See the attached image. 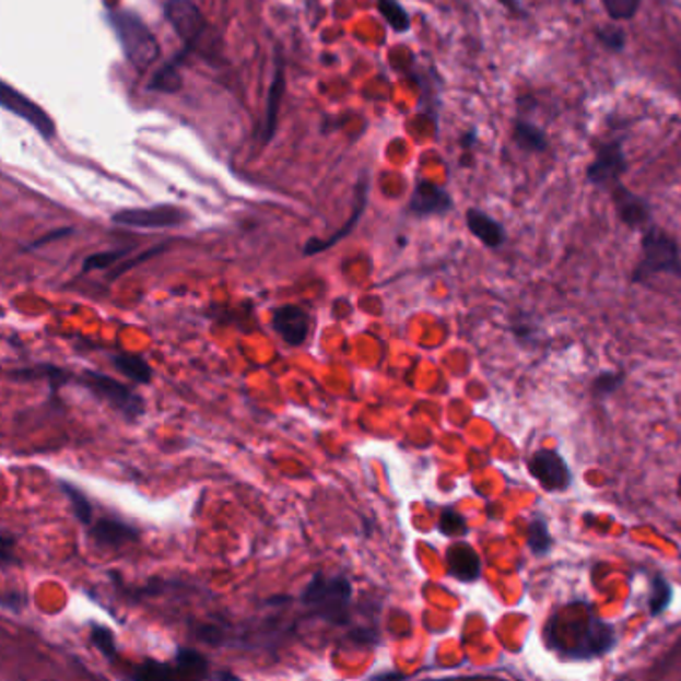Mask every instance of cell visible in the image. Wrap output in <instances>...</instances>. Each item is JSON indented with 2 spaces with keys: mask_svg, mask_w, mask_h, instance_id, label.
Segmentation results:
<instances>
[{
  "mask_svg": "<svg viewBox=\"0 0 681 681\" xmlns=\"http://www.w3.org/2000/svg\"><path fill=\"white\" fill-rule=\"evenodd\" d=\"M512 139L514 144L524 152H530V154H542L548 151L550 146V140L548 134L543 132L542 128L536 127L530 120H524L518 118L514 122V130H512Z\"/></svg>",
  "mask_w": 681,
  "mask_h": 681,
  "instance_id": "19",
  "label": "cell"
},
{
  "mask_svg": "<svg viewBox=\"0 0 681 681\" xmlns=\"http://www.w3.org/2000/svg\"><path fill=\"white\" fill-rule=\"evenodd\" d=\"M378 9L396 33H406L410 28V16L398 0H378Z\"/></svg>",
  "mask_w": 681,
  "mask_h": 681,
  "instance_id": "28",
  "label": "cell"
},
{
  "mask_svg": "<svg viewBox=\"0 0 681 681\" xmlns=\"http://www.w3.org/2000/svg\"><path fill=\"white\" fill-rule=\"evenodd\" d=\"M164 248H166V246H154V248H151L149 253H144V255H140L139 258H134V260H127V262L120 266V268H118L115 274H113V277L110 278H118L120 277V274H125L127 270H130V268H134V266H139L140 262H146V260H151L152 256L161 255V253H164Z\"/></svg>",
  "mask_w": 681,
  "mask_h": 681,
  "instance_id": "34",
  "label": "cell"
},
{
  "mask_svg": "<svg viewBox=\"0 0 681 681\" xmlns=\"http://www.w3.org/2000/svg\"><path fill=\"white\" fill-rule=\"evenodd\" d=\"M286 91V82H284V62L280 52L277 55V62H274V77H272V84H270V93H268V106H266V120L265 128H262V142H270V139L274 137V130H277L278 108L282 103V96Z\"/></svg>",
  "mask_w": 681,
  "mask_h": 681,
  "instance_id": "18",
  "label": "cell"
},
{
  "mask_svg": "<svg viewBox=\"0 0 681 681\" xmlns=\"http://www.w3.org/2000/svg\"><path fill=\"white\" fill-rule=\"evenodd\" d=\"M613 207L618 212V219L624 222L627 228H646L651 224V209L646 198L637 197L624 185H615L610 188Z\"/></svg>",
  "mask_w": 681,
  "mask_h": 681,
  "instance_id": "13",
  "label": "cell"
},
{
  "mask_svg": "<svg viewBox=\"0 0 681 681\" xmlns=\"http://www.w3.org/2000/svg\"><path fill=\"white\" fill-rule=\"evenodd\" d=\"M91 642L96 649L105 656L108 661H115L118 651H116L115 634L105 627V625L93 624L91 627Z\"/></svg>",
  "mask_w": 681,
  "mask_h": 681,
  "instance_id": "31",
  "label": "cell"
},
{
  "mask_svg": "<svg viewBox=\"0 0 681 681\" xmlns=\"http://www.w3.org/2000/svg\"><path fill=\"white\" fill-rule=\"evenodd\" d=\"M506 11L512 12L514 16H526V12L521 11L520 0H497Z\"/></svg>",
  "mask_w": 681,
  "mask_h": 681,
  "instance_id": "37",
  "label": "cell"
},
{
  "mask_svg": "<svg viewBox=\"0 0 681 681\" xmlns=\"http://www.w3.org/2000/svg\"><path fill=\"white\" fill-rule=\"evenodd\" d=\"M0 555H2V567H9L12 557V538L9 533L2 536V550H0Z\"/></svg>",
  "mask_w": 681,
  "mask_h": 681,
  "instance_id": "35",
  "label": "cell"
},
{
  "mask_svg": "<svg viewBox=\"0 0 681 681\" xmlns=\"http://www.w3.org/2000/svg\"><path fill=\"white\" fill-rule=\"evenodd\" d=\"M106 19L110 28L115 31L125 58L134 69L142 72L156 62V58L161 55L158 40L137 12L110 11L106 14Z\"/></svg>",
  "mask_w": 681,
  "mask_h": 681,
  "instance_id": "2",
  "label": "cell"
},
{
  "mask_svg": "<svg viewBox=\"0 0 681 681\" xmlns=\"http://www.w3.org/2000/svg\"><path fill=\"white\" fill-rule=\"evenodd\" d=\"M531 478L538 480L548 492H564L572 484V472L564 458L554 450H540L531 454L528 462Z\"/></svg>",
  "mask_w": 681,
  "mask_h": 681,
  "instance_id": "9",
  "label": "cell"
},
{
  "mask_svg": "<svg viewBox=\"0 0 681 681\" xmlns=\"http://www.w3.org/2000/svg\"><path fill=\"white\" fill-rule=\"evenodd\" d=\"M140 531L127 521L116 518H101L91 524V538L103 550H118L128 542H137Z\"/></svg>",
  "mask_w": 681,
  "mask_h": 681,
  "instance_id": "14",
  "label": "cell"
},
{
  "mask_svg": "<svg viewBox=\"0 0 681 681\" xmlns=\"http://www.w3.org/2000/svg\"><path fill=\"white\" fill-rule=\"evenodd\" d=\"M552 536L548 530V524L542 518H533L530 521V528H528V545H530L533 554L543 555L545 552H550L552 548Z\"/></svg>",
  "mask_w": 681,
  "mask_h": 681,
  "instance_id": "27",
  "label": "cell"
},
{
  "mask_svg": "<svg viewBox=\"0 0 681 681\" xmlns=\"http://www.w3.org/2000/svg\"><path fill=\"white\" fill-rule=\"evenodd\" d=\"M368 180H366V178H362L359 186H356V204H354V214H352V219L348 220L347 224H344V228H340V231L336 232L334 236H330L328 240H318V238L308 240V244L304 246V255H320L324 250H328L330 246H334L336 243H340L344 236H348V234L352 232V228H354V226L359 224V220L362 219L366 204H368Z\"/></svg>",
  "mask_w": 681,
  "mask_h": 681,
  "instance_id": "16",
  "label": "cell"
},
{
  "mask_svg": "<svg viewBox=\"0 0 681 681\" xmlns=\"http://www.w3.org/2000/svg\"><path fill=\"white\" fill-rule=\"evenodd\" d=\"M190 220L185 209L162 204L152 209H127L113 214V222L130 228H176Z\"/></svg>",
  "mask_w": 681,
  "mask_h": 681,
  "instance_id": "7",
  "label": "cell"
},
{
  "mask_svg": "<svg viewBox=\"0 0 681 681\" xmlns=\"http://www.w3.org/2000/svg\"><path fill=\"white\" fill-rule=\"evenodd\" d=\"M302 603L330 624H344L352 606V584L347 576L318 572L302 591Z\"/></svg>",
  "mask_w": 681,
  "mask_h": 681,
  "instance_id": "4",
  "label": "cell"
},
{
  "mask_svg": "<svg viewBox=\"0 0 681 681\" xmlns=\"http://www.w3.org/2000/svg\"><path fill=\"white\" fill-rule=\"evenodd\" d=\"M625 173H627V162H625L622 140H608V142H601L596 149V156L586 168V178L589 185L610 190L613 186L620 185V178Z\"/></svg>",
  "mask_w": 681,
  "mask_h": 681,
  "instance_id": "6",
  "label": "cell"
},
{
  "mask_svg": "<svg viewBox=\"0 0 681 681\" xmlns=\"http://www.w3.org/2000/svg\"><path fill=\"white\" fill-rule=\"evenodd\" d=\"M174 668L178 670L180 678H207L209 676V659L202 654H198L197 649H188V647H178L176 656H174Z\"/></svg>",
  "mask_w": 681,
  "mask_h": 681,
  "instance_id": "22",
  "label": "cell"
},
{
  "mask_svg": "<svg viewBox=\"0 0 681 681\" xmlns=\"http://www.w3.org/2000/svg\"><path fill=\"white\" fill-rule=\"evenodd\" d=\"M606 14L615 23L634 21L642 9V0H600Z\"/></svg>",
  "mask_w": 681,
  "mask_h": 681,
  "instance_id": "25",
  "label": "cell"
},
{
  "mask_svg": "<svg viewBox=\"0 0 681 681\" xmlns=\"http://www.w3.org/2000/svg\"><path fill=\"white\" fill-rule=\"evenodd\" d=\"M671 598H673V589L668 577L664 574H654L649 582V596H647L649 613L656 618L659 613L666 612L670 608Z\"/></svg>",
  "mask_w": 681,
  "mask_h": 681,
  "instance_id": "23",
  "label": "cell"
},
{
  "mask_svg": "<svg viewBox=\"0 0 681 681\" xmlns=\"http://www.w3.org/2000/svg\"><path fill=\"white\" fill-rule=\"evenodd\" d=\"M130 678L134 680H171V678H180L178 670L174 666H164V664H156V661H146L139 666L137 670L130 673Z\"/></svg>",
  "mask_w": 681,
  "mask_h": 681,
  "instance_id": "29",
  "label": "cell"
},
{
  "mask_svg": "<svg viewBox=\"0 0 681 681\" xmlns=\"http://www.w3.org/2000/svg\"><path fill=\"white\" fill-rule=\"evenodd\" d=\"M164 16L173 26L174 33L180 36V40H185L186 45H192L204 31L202 12L198 11L192 0H166Z\"/></svg>",
  "mask_w": 681,
  "mask_h": 681,
  "instance_id": "10",
  "label": "cell"
},
{
  "mask_svg": "<svg viewBox=\"0 0 681 681\" xmlns=\"http://www.w3.org/2000/svg\"><path fill=\"white\" fill-rule=\"evenodd\" d=\"M624 372H615V369L601 372V374H598V376L594 378V381H591V394H594L596 398H608V396L618 392V390L624 386Z\"/></svg>",
  "mask_w": 681,
  "mask_h": 681,
  "instance_id": "26",
  "label": "cell"
},
{
  "mask_svg": "<svg viewBox=\"0 0 681 681\" xmlns=\"http://www.w3.org/2000/svg\"><path fill=\"white\" fill-rule=\"evenodd\" d=\"M475 139H478V134H475V130H470V132H466L462 139V146L466 151H470L473 144H475Z\"/></svg>",
  "mask_w": 681,
  "mask_h": 681,
  "instance_id": "38",
  "label": "cell"
},
{
  "mask_svg": "<svg viewBox=\"0 0 681 681\" xmlns=\"http://www.w3.org/2000/svg\"><path fill=\"white\" fill-rule=\"evenodd\" d=\"M659 274L681 278V250L678 240L656 224L644 228L642 256L635 266L632 282L642 284Z\"/></svg>",
  "mask_w": 681,
  "mask_h": 681,
  "instance_id": "3",
  "label": "cell"
},
{
  "mask_svg": "<svg viewBox=\"0 0 681 681\" xmlns=\"http://www.w3.org/2000/svg\"><path fill=\"white\" fill-rule=\"evenodd\" d=\"M74 381L84 386L89 392H93L98 400L110 406L128 422H137L146 412V402L142 396L134 392L132 388H128L127 384L115 380L106 374L94 372V369H84L74 378Z\"/></svg>",
  "mask_w": 681,
  "mask_h": 681,
  "instance_id": "5",
  "label": "cell"
},
{
  "mask_svg": "<svg viewBox=\"0 0 681 681\" xmlns=\"http://www.w3.org/2000/svg\"><path fill=\"white\" fill-rule=\"evenodd\" d=\"M12 380H47L50 384V390L57 392L60 386L74 381L77 376H72L69 369L58 368L52 364H38L35 368L12 369L9 372Z\"/></svg>",
  "mask_w": 681,
  "mask_h": 681,
  "instance_id": "20",
  "label": "cell"
},
{
  "mask_svg": "<svg viewBox=\"0 0 681 681\" xmlns=\"http://www.w3.org/2000/svg\"><path fill=\"white\" fill-rule=\"evenodd\" d=\"M0 105L4 110H9L12 115L21 116L31 127L36 128V132L43 139H52L57 134V127L52 122V118L33 103L31 98H26L23 93H19L16 89H12L9 82L0 84Z\"/></svg>",
  "mask_w": 681,
  "mask_h": 681,
  "instance_id": "8",
  "label": "cell"
},
{
  "mask_svg": "<svg viewBox=\"0 0 681 681\" xmlns=\"http://www.w3.org/2000/svg\"><path fill=\"white\" fill-rule=\"evenodd\" d=\"M272 328L289 347H302L310 334V314L294 304L278 306L272 313Z\"/></svg>",
  "mask_w": 681,
  "mask_h": 681,
  "instance_id": "11",
  "label": "cell"
},
{
  "mask_svg": "<svg viewBox=\"0 0 681 681\" xmlns=\"http://www.w3.org/2000/svg\"><path fill=\"white\" fill-rule=\"evenodd\" d=\"M110 364L128 380L137 381V384H151L152 381L151 364L139 354L120 352L110 359Z\"/></svg>",
  "mask_w": 681,
  "mask_h": 681,
  "instance_id": "21",
  "label": "cell"
},
{
  "mask_svg": "<svg viewBox=\"0 0 681 681\" xmlns=\"http://www.w3.org/2000/svg\"><path fill=\"white\" fill-rule=\"evenodd\" d=\"M60 488H62V494L69 497L70 506H72L77 520L84 524V526H91L94 521V509L91 500L86 497V494L82 492L79 485L70 484V482H60Z\"/></svg>",
  "mask_w": 681,
  "mask_h": 681,
  "instance_id": "24",
  "label": "cell"
},
{
  "mask_svg": "<svg viewBox=\"0 0 681 681\" xmlns=\"http://www.w3.org/2000/svg\"><path fill=\"white\" fill-rule=\"evenodd\" d=\"M596 36H598L601 47L608 48L610 52H622L625 43H627L624 31L620 26H613V24L598 28Z\"/></svg>",
  "mask_w": 681,
  "mask_h": 681,
  "instance_id": "33",
  "label": "cell"
},
{
  "mask_svg": "<svg viewBox=\"0 0 681 681\" xmlns=\"http://www.w3.org/2000/svg\"><path fill=\"white\" fill-rule=\"evenodd\" d=\"M408 209L418 219L444 216L454 209V200H451L450 192L446 188L422 180L414 188Z\"/></svg>",
  "mask_w": 681,
  "mask_h": 681,
  "instance_id": "12",
  "label": "cell"
},
{
  "mask_svg": "<svg viewBox=\"0 0 681 681\" xmlns=\"http://www.w3.org/2000/svg\"><path fill=\"white\" fill-rule=\"evenodd\" d=\"M550 647L564 659L588 661L601 658L615 646L612 625L596 618L588 606H567L564 613H555L548 627Z\"/></svg>",
  "mask_w": 681,
  "mask_h": 681,
  "instance_id": "1",
  "label": "cell"
},
{
  "mask_svg": "<svg viewBox=\"0 0 681 681\" xmlns=\"http://www.w3.org/2000/svg\"><path fill=\"white\" fill-rule=\"evenodd\" d=\"M130 250L120 248V250H108V253H98V255L89 256L82 265V272H93V270H106L110 266L120 262Z\"/></svg>",
  "mask_w": 681,
  "mask_h": 681,
  "instance_id": "32",
  "label": "cell"
},
{
  "mask_svg": "<svg viewBox=\"0 0 681 681\" xmlns=\"http://www.w3.org/2000/svg\"><path fill=\"white\" fill-rule=\"evenodd\" d=\"M438 530L448 538H462L468 533V524L463 520L462 514L454 508H446L442 512L438 521Z\"/></svg>",
  "mask_w": 681,
  "mask_h": 681,
  "instance_id": "30",
  "label": "cell"
},
{
  "mask_svg": "<svg viewBox=\"0 0 681 681\" xmlns=\"http://www.w3.org/2000/svg\"><path fill=\"white\" fill-rule=\"evenodd\" d=\"M466 224H468V231L472 232L473 236L488 248H500L502 244L506 243L504 226L482 210H468Z\"/></svg>",
  "mask_w": 681,
  "mask_h": 681,
  "instance_id": "17",
  "label": "cell"
},
{
  "mask_svg": "<svg viewBox=\"0 0 681 681\" xmlns=\"http://www.w3.org/2000/svg\"><path fill=\"white\" fill-rule=\"evenodd\" d=\"M70 232H72V228H60V231L52 232V234H47L45 238H40V240H36V243L31 244L28 248H40V246L52 243V240H57V238H62V236H69Z\"/></svg>",
  "mask_w": 681,
  "mask_h": 681,
  "instance_id": "36",
  "label": "cell"
},
{
  "mask_svg": "<svg viewBox=\"0 0 681 681\" xmlns=\"http://www.w3.org/2000/svg\"><path fill=\"white\" fill-rule=\"evenodd\" d=\"M448 572L463 584H472L482 576V560L470 543L456 542L448 548Z\"/></svg>",
  "mask_w": 681,
  "mask_h": 681,
  "instance_id": "15",
  "label": "cell"
}]
</instances>
